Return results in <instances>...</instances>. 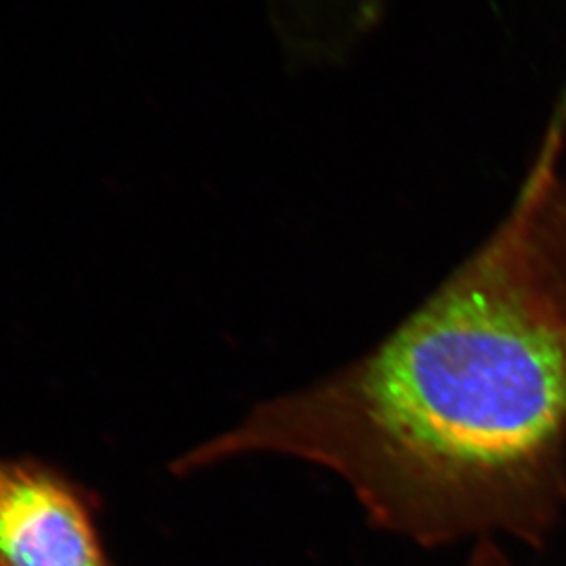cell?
<instances>
[{"label": "cell", "mask_w": 566, "mask_h": 566, "mask_svg": "<svg viewBox=\"0 0 566 566\" xmlns=\"http://www.w3.org/2000/svg\"><path fill=\"white\" fill-rule=\"evenodd\" d=\"M313 463L376 528L421 546H543L566 507V302L513 201L490 238L359 359L258 403L188 452Z\"/></svg>", "instance_id": "6da1fadb"}, {"label": "cell", "mask_w": 566, "mask_h": 566, "mask_svg": "<svg viewBox=\"0 0 566 566\" xmlns=\"http://www.w3.org/2000/svg\"><path fill=\"white\" fill-rule=\"evenodd\" d=\"M530 245L546 282L566 302V124L546 127L534 163L515 197Z\"/></svg>", "instance_id": "3957f363"}, {"label": "cell", "mask_w": 566, "mask_h": 566, "mask_svg": "<svg viewBox=\"0 0 566 566\" xmlns=\"http://www.w3.org/2000/svg\"><path fill=\"white\" fill-rule=\"evenodd\" d=\"M0 566H109L87 506L35 463L0 460Z\"/></svg>", "instance_id": "7a4b0ae2"}, {"label": "cell", "mask_w": 566, "mask_h": 566, "mask_svg": "<svg viewBox=\"0 0 566 566\" xmlns=\"http://www.w3.org/2000/svg\"><path fill=\"white\" fill-rule=\"evenodd\" d=\"M465 566H513L495 541L491 537H484L479 541V545L474 546Z\"/></svg>", "instance_id": "277c9868"}]
</instances>
